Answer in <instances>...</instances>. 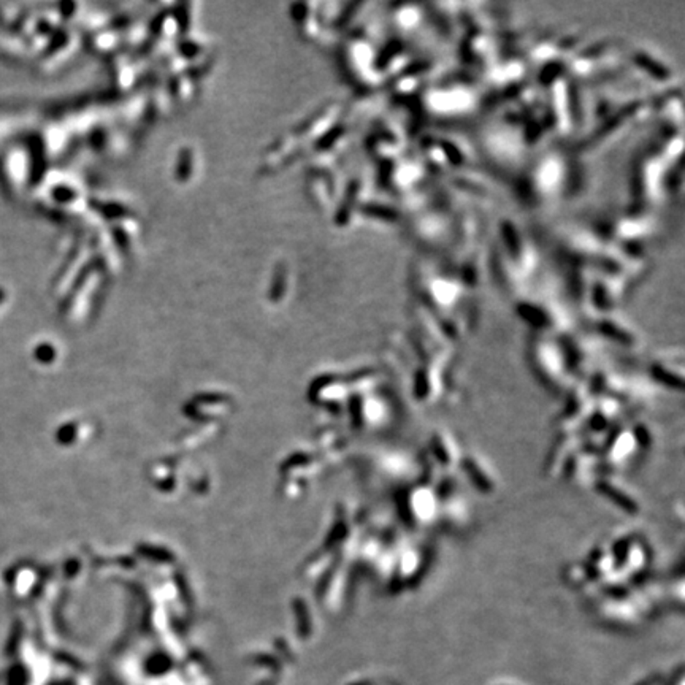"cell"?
I'll return each instance as SVG.
<instances>
[{"mask_svg": "<svg viewBox=\"0 0 685 685\" xmlns=\"http://www.w3.org/2000/svg\"><path fill=\"white\" fill-rule=\"evenodd\" d=\"M3 300V289H0V301Z\"/></svg>", "mask_w": 685, "mask_h": 685, "instance_id": "1", "label": "cell"}]
</instances>
